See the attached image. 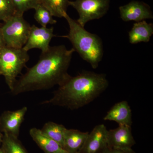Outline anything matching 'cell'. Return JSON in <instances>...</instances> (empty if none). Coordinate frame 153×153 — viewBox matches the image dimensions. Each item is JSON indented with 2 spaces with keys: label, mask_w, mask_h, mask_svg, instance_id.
<instances>
[{
  "label": "cell",
  "mask_w": 153,
  "mask_h": 153,
  "mask_svg": "<svg viewBox=\"0 0 153 153\" xmlns=\"http://www.w3.org/2000/svg\"><path fill=\"white\" fill-rule=\"evenodd\" d=\"M74 52L63 45L50 46L41 53L37 63L17 79L11 92L16 95L62 85L71 76L68 69Z\"/></svg>",
  "instance_id": "obj_1"
},
{
  "label": "cell",
  "mask_w": 153,
  "mask_h": 153,
  "mask_svg": "<svg viewBox=\"0 0 153 153\" xmlns=\"http://www.w3.org/2000/svg\"><path fill=\"white\" fill-rule=\"evenodd\" d=\"M108 86L105 74L83 71L76 76H70L59 86L52 98L41 104L78 109L93 101Z\"/></svg>",
  "instance_id": "obj_2"
},
{
  "label": "cell",
  "mask_w": 153,
  "mask_h": 153,
  "mask_svg": "<svg viewBox=\"0 0 153 153\" xmlns=\"http://www.w3.org/2000/svg\"><path fill=\"white\" fill-rule=\"evenodd\" d=\"M63 18L68 22L69 33L61 36L71 42L74 51L83 60L88 62L94 69L97 68L103 55V47L101 38L96 34L88 32L66 13Z\"/></svg>",
  "instance_id": "obj_3"
},
{
  "label": "cell",
  "mask_w": 153,
  "mask_h": 153,
  "mask_svg": "<svg viewBox=\"0 0 153 153\" xmlns=\"http://www.w3.org/2000/svg\"><path fill=\"white\" fill-rule=\"evenodd\" d=\"M25 49L8 47L0 49V75L4 77L11 91L13 88L18 75L30 59Z\"/></svg>",
  "instance_id": "obj_4"
},
{
  "label": "cell",
  "mask_w": 153,
  "mask_h": 153,
  "mask_svg": "<svg viewBox=\"0 0 153 153\" xmlns=\"http://www.w3.org/2000/svg\"><path fill=\"white\" fill-rule=\"evenodd\" d=\"M4 22L1 28L6 46L23 48L30 35L31 28L30 24L24 19L23 15L17 13Z\"/></svg>",
  "instance_id": "obj_5"
},
{
  "label": "cell",
  "mask_w": 153,
  "mask_h": 153,
  "mask_svg": "<svg viewBox=\"0 0 153 153\" xmlns=\"http://www.w3.org/2000/svg\"><path fill=\"white\" fill-rule=\"evenodd\" d=\"M110 0H75L69 1V5L75 9L79 15L76 20L84 27L88 22L100 19L107 13Z\"/></svg>",
  "instance_id": "obj_6"
},
{
  "label": "cell",
  "mask_w": 153,
  "mask_h": 153,
  "mask_svg": "<svg viewBox=\"0 0 153 153\" xmlns=\"http://www.w3.org/2000/svg\"><path fill=\"white\" fill-rule=\"evenodd\" d=\"M56 36L54 34V28L38 27L33 25L31 26L30 35L27 43L23 49L27 52L33 49H41L42 52L49 49L50 41Z\"/></svg>",
  "instance_id": "obj_7"
},
{
  "label": "cell",
  "mask_w": 153,
  "mask_h": 153,
  "mask_svg": "<svg viewBox=\"0 0 153 153\" xmlns=\"http://www.w3.org/2000/svg\"><path fill=\"white\" fill-rule=\"evenodd\" d=\"M119 126L117 128L108 131V147L125 150L132 149L135 141L132 134L131 126Z\"/></svg>",
  "instance_id": "obj_8"
},
{
  "label": "cell",
  "mask_w": 153,
  "mask_h": 153,
  "mask_svg": "<svg viewBox=\"0 0 153 153\" xmlns=\"http://www.w3.org/2000/svg\"><path fill=\"white\" fill-rule=\"evenodd\" d=\"M121 19L124 22L134 21L136 22L153 19V13L150 7L146 3L133 1L119 7Z\"/></svg>",
  "instance_id": "obj_9"
},
{
  "label": "cell",
  "mask_w": 153,
  "mask_h": 153,
  "mask_svg": "<svg viewBox=\"0 0 153 153\" xmlns=\"http://www.w3.org/2000/svg\"><path fill=\"white\" fill-rule=\"evenodd\" d=\"M27 111V108L24 107L14 111H4L0 116V131L18 138Z\"/></svg>",
  "instance_id": "obj_10"
},
{
  "label": "cell",
  "mask_w": 153,
  "mask_h": 153,
  "mask_svg": "<svg viewBox=\"0 0 153 153\" xmlns=\"http://www.w3.org/2000/svg\"><path fill=\"white\" fill-rule=\"evenodd\" d=\"M108 130L103 124L95 126L88 133L83 146L78 153H101L107 147Z\"/></svg>",
  "instance_id": "obj_11"
},
{
  "label": "cell",
  "mask_w": 153,
  "mask_h": 153,
  "mask_svg": "<svg viewBox=\"0 0 153 153\" xmlns=\"http://www.w3.org/2000/svg\"><path fill=\"white\" fill-rule=\"evenodd\" d=\"M103 120L115 122L119 125L131 126V110L127 102L122 101L116 103L107 112Z\"/></svg>",
  "instance_id": "obj_12"
},
{
  "label": "cell",
  "mask_w": 153,
  "mask_h": 153,
  "mask_svg": "<svg viewBox=\"0 0 153 153\" xmlns=\"http://www.w3.org/2000/svg\"><path fill=\"white\" fill-rule=\"evenodd\" d=\"M30 134L34 142L45 153H68L61 145L43 134L39 129L31 128Z\"/></svg>",
  "instance_id": "obj_13"
},
{
  "label": "cell",
  "mask_w": 153,
  "mask_h": 153,
  "mask_svg": "<svg viewBox=\"0 0 153 153\" xmlns=\"http://www.w3.org/2000/svg\"><path fill=\"white\" fill-rule=\"evenodd\" d=\"M89 132L66 129L63 148L68 153H78L83 146Z\"/></svg>",
  "instance_id": "obj_14"
},
{
  "label": "cell",
  "mask_w": 153,
  "mask_h": 153,
  "mask_svg": "<svg viewBox=\"0 0 153 153\" xmlns=\"http://www.w3.org/2000/svg\"><path fill=\"white\" fill-rule=\"evenodd\" d=\"M153 34L152 23H148L146 21L136 22L129 32V40L131 44L140 42H149Z\"/></svg>",
  "instance_id": "obj_15"
},
{
  "label": "cell",
  "mask_w": 153,
  "mask_h": 153,
  "mask_svg": "<svg viewBox=\"0 0 153 153\" xmlns=\"http://www.w3.org/2000/svg\"><path fill=\"white\" fill-rule=\"evenodd\" d=\"M66 128L64 126L48 122L41 130L42 133L63 147Z\"/></svg>",
  "instance_id": "obj_16"
},
{
  "label": "cell",
  "mask_w": 153,
  "mask_h": 153,
  "mask_svg": "<svg viewBox=\"0 0 153 153\" xmlns=\"http://www.w3.org/2000/svg\"><path fill=\"white\" fill-rule=\"evenodd\" d=\"M68 0H41V4L51 13L53 16L63 18L67 13Z\"/></svg>",
  "instance_id": "obj_17"
},
{
  "label": "cell",
  "mask_w": 153,
  "mask_h": 153,
  "mask_svg": "<svg viewBox=\"0 0 153 153\" xmlns=\"http://www.w3.org/2000/svg\"><path fill=\"white\" fill-rule=\"evenodd\" d=\"M3 134L1 147L5 153H27L18 138L8 134Z\"/></svg>",
  "instance_id": "obj_18"
},
{
  "label": "cell",
  "mask_w": 153,
  "mask_h": 153,
  "mask_svg": "<svg viewBox=\"0 0 153 153\" xmlns=\"http://www.w3.org/2000/svg\"><path fill=\"white\" fill-rule=\"evenodd\" d=\"M34 10V18L41 27H46L48 25H54L57 23L51 13L41 4H38Z\"/></svg>",
  "instance_id": "obj_19"
},
{
  "label": "cell",
  "mask_w": 153,
  "mask_h": 153,
  "mask_svg": "<svg viewBox=\"0 0 153 153\" xmlns=\"http://www.w3.org/2000/svg\"><path fill=\"white\" fill-rule=\"evenodd\" d=\"M16 14L13 0H0V21L5 22Z\"/></svg>",
  "instance_id": "obj_20"
},
{
  "label": "cell",
  "mask_w": 153,
  "mask_h": 153,
  "mask_svg": "<svg viewBox=\"0 0 153 153\" xmlns=\"http://www.w3.org/2000/svg\"><path fill=\"white\" fill-rule=\"evenodd\" d=\"M16 13L23 15L26 11L34 9L39 4L41 0H13Z\"/></svg>",
  "instance_id": "obj_21"
},
{
  "label": "cell",
  "mask_w": 153,
  "mask_h": 153,
  "mask_svg": "<svg viewBox=\"0 0 153 153\" xmlns=\"http://www.w3.org/2000/svg\"><path fill=\"white\" fill-rule=\"evenodd\" d=\"M101 153H136L132 149L130 150L113 149L107 147Z\"/></svg>",
  "instance_id": "obj_22"
},
{
  "label": "cell",
  "mask_w": 153,
  "mask_h": 153,
  "mask_svg": "<svg viewBox=\"0 0 153 153\" xmlns=\"http://www.w3.org/2000/svg\"><path fill=\"white\" fill-rule=\"evenodd\" d=\"M6 46L5 42L4 37H3L1 28V27L0 26V49L6 47Z\"/></svg>",
  "instance_id": "obj_23"
},
{
  "label": "cell",
  "mask_w": 153,
  "mask_h": 153,
  "mask_svg": "<svg viewBox=\"0 0 153 153\" xmlns=\"http://www.w3.org/2000/svg\"><path fill=\"white\" fill-rule=\"evenodd\" d=\"M3 136H4V134L0 131V146L1 145L2 143Z\"/></svg>",
  "instance_id": "obj_24"
},
{
  "label": "cell",
  "mask_w": 153,
  "mask_h": 153,
  "mask_svg": "<svg viewBox=\"0 0 153 153\" xmlns=\"http://www.w3.org/2000/svg\"><path fill=\"white\" fill-rule=\"evenodd\" d=\"M0 153H5L1 147L0 148Z\"/></svg>",
  "instance_id": "obj_25"
},
{
  "label": "cell",
  "mask_w": 153,
  "mask_h": 153,
  "mask_svg": "<svg viewBox=\"0 0 153 153\" xmlns=\"http://www.w3.org/2000/svg\"></svg>",
  "instance_id": "obj_26"
}]
</instances>
